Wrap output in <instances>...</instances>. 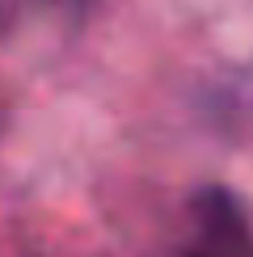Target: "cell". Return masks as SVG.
Segmentation results:
<instances>
[{
	"label": "cell",
	"instance_id": "6da1fadb",
	"mask_svg": "<svg viewBox=\"0 0 253 257\" xmlns=\"http://www.w3.org/2000/svg\"><path fill=\"white\" fill-rule=\"evenodd\" d=\"M186 257H253V236L224 194H203V232Z\"/></svg>",
	"mask_w": 253,
	"mask_h": 257
}]
</instances>
